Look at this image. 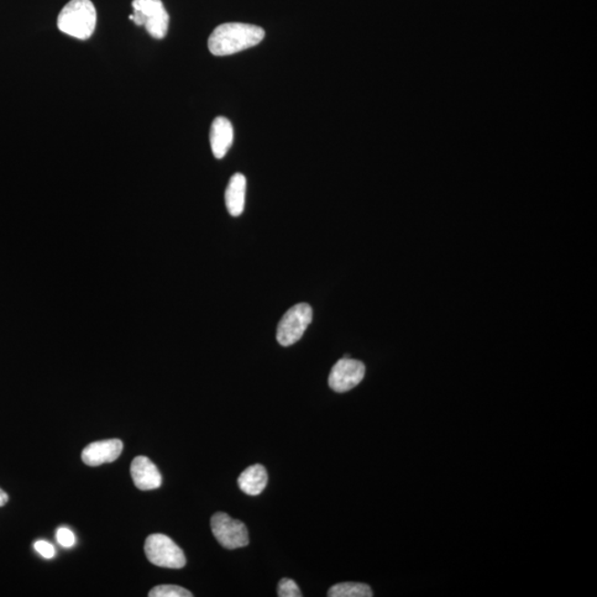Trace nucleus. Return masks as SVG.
Returning <instances> with one entry per match:
<instances>
[{
    "label": "nucleus",
    "instance_id": "f257e3e1",
    "mask_svg": "<svg viewBox=\"0 0 597 597\" xmlns=\"http://www.w3.org/2000/svg\"><path fill=\"white\" fill-rule=\"evenodd\" d=\"M264 38L265 30L258 26L227 23L213 31L208 39V48L214 56H232L259 45Z\"/></svg>",
    "mask_w": 597,
    "mask_h": 597
},
{
    "label": "nucleus",
    "instance_id": "f03ea898",
    "mask_svg": "<svg viewBox=\"0 0 597 597\" xmlns=\"http://www.w3.org/2000/svg\"><path fill=\"white\" fill-rule=\"evenodd\" d=\"M58 28L73 38H90L96 29L97 10L91 0H71L58 17Z\"/></svg>",
    "mask_w": 597,
    "mask_h": 597
},
{
    "label": "nucleus",
    "instance_id": "7ed1b4c3",
    "mask_svg": "<svg viewBox=\"0 0 597 597\" xmlns=\"http://www.w3.org/2000/svg\"><path fill=\"white\" fill-rule=\"evenodd\" d=\"M130 19L136 26H144L150 36L163 39L169 30L170 16L162 0H133Z\"/></svg>",
    "mask_w": 597,
    "mask_h": 597
},
{
    "label": "nucleus",
    "instance_id": "20e7f679",
    "mask_svg": "<svg viewBox=\"0 0 597 597\" xmlns=\"http://www.w3.org/2000/svg\"><path fill=\"white\" fill-rule=\"evenodd\" d=\"M146 558L156 567L182 569L185 567L186 558L182 549L165 534H152L145 541Z\"/></svg>",
    "mask_w": 597,
    "mask_h": 597
},
{
    "label": "nucleus",
    "instance_id": "39448f33",
    "mask_svg": "<svg viewBox=\"0 0 597 597\" xmlns=\"http://www.w3.org/2000/svg\"><path fill=\"white\" fill-rule=\"evenodd\" d=\"M312 308L307 303L293 306L282 317L277 329V340L282 347H290L303 337L312 322Z\"/></svg>",
    "mask_w": 597,
    "mask_h": 597
},
{
    "label": "nucleus",
    "instance_id": "423d86ee",
    "mask_svg": "<svg viewBox=\"0 0 597 597\" xmlns=\"http://www.w3.org/2000/svg\"><path fill=\"white\" fill-rule=\"evenodd\" d=\"M211 527L214 537L225 549L244 548L249 544L247 528L242 521L233 519L227 513H215Z\"/></svg>",
    "mask_w": 597,
    "mask_h": 597
},
{
    "label": "nucleus",
    "instance_id": "0eeeda50",
    "mask_svg": "<svg viewBox=\"0 0 597 597\" xmlns=\"http://www.w3.org/2000/svg\"><path fill=\"white\" fill-rule=\"evenodd\" d=\"M365 365L358 360L347 358L338 361L329 376V385L334 392H349L363 381Z\"/></svg>",
    "mask_w": 597,
    "mask_h": 597
},
{
    "label": "nucleus",
    "instance_id": "6e6552de",
    "mask_svg": "<svg viewBox=\"0 0 597 597\" xmlns=\"http://www.w3.org/2000/svg\"><path fill=\"white\" fill-rule=\"evenodd\" d=\"M122 450L123 444L119 439L91 443L83 449L82 462L90 467L113 463L120 457Z\"/></svg>",
    "mask_w": 597,
    "mask_h": 597
},
{
    "label": "nucleus",
    "instance_id": "1a4fd4ad",
    "mask_svg": "<svg viewBox=\"0 0 597 597\" xmlns=\"http://www.w3.org/2000/svg\"><path fill=\"white\" fill-rule=\"evenodd\" d=\"M131 476L135 487L144 491L160 488L163 481L159 469L144 456L134 458L131 465Z\"/></svg>",
    "mask_w": 597,
    "mask_h": 597
},
{
    "label": "nucleus",
    "instance_id": "9d476101",
    "mask_svg": "<svg viewBox=\"0 0 597 597\" xmlns=\"http://www.w3.org/2000/svg\"><path fill=\"white\" fill-rule=\"evenodd\" d=\"M209 140L214 156L223 159L234 142V128L228 119L219 117L214 120Z\"/></svg>",
    "mask_w": 597,
    "mask_h": 597
},
{
    "label": "nucleus",
    "instance_id": "9b49d317",
    "mask_svg": "<svg viewBox=\"0 0 597 597\" xmlns=\"http://www.w3.org/2000/svg\"><path fill=\"white\" fill-rule=\"evenodd\" d=\"M246 188H247V181L240 173L230 178L226 193H225V202H226L227 211L233 217H238L244 212Z\"/></svg>",
    "mask_w": 597,
    "mask_h": 597
},
{
    "label": "nucleus",
    "instance_id": "f8f14e48",
    "mask_svg": "<svg viewBox=\"0 0 597 597\" xmlns=\"http://www.w3.org/2000/svg\"><path fill=\"white\" fill-rule=\"evenodd\" d=\"M268 484V474L264 466L254 465L243 471L239 476L238 486L246 495L258 496Z\"/></svg>",
    "mask_w": 597,
    "mask_h": 597
},
{
    "label": "nucleus",
    "instance_id": "ddd939ff",
    "mask_svg": "<svg viewBox=\"0 0 597 597\" xmlns=\"http://www.w3.org/2000/svg\"><path fill=\"white\" fill-rule=\"evenodd\" d=\"M330 597H371L373 596L368 584L339 583L329 590Z\"/></svg>",
    "mask_w": 597,
    "mask_h": 597
},
{
    "label": "nucleus",
    "instance_id": "4468645a",
    "mask_svg": "<svg viewBox=\"0 0 597 597\" xmlns=\"http://www.w3.org/2000/svg\"><path fill=\"white\" fill-rule=\"evenodd\" d=\"M150 597H192L190 591L177 585L155 586L149 593Z\"/></svg>",
    "mask_w": 597,
    "mask_h": 597
},
{
    "label": "nucleus",
    "instance_id": "2eb2a0df",
    "mask_svg": "<svg viewBox=\"0 0 597 597\" xmlns=\"http://www.w3.org/2000/svg\"><path fill=\"white\" fill-rule=\"evenodd\" d=\"M278 596L301 597L302 594L295 581L291 579H282L280 581L279 586H278Z\"/></svg>",
    "mask_w": 597,
    "mask_h": 597
},
{
    "label": "nucleus",
    "instance_id": "dca6fc26",
    "mask_svg": "<svg viewBox=\"0 0 597 597\" xmlns=\"http://www.w3.org/2000/svg\"><path fill=\"white\" fill-rule=\"evenodd\" d=\"M56 539L58 543L64 548H72L76 544V536L68 528L58 529Z\"/></svg>",
    "mask_w": 597,
    "mask_h": 597
},
{
    "label": "nucleus",
    "instance_id": "f3484780",
    "mask_svg": "<svg viewBox=\"0 0 597 597\" xmlns=\"http://www.w3.org/2000/svg\"><path fill=\"white\" fill-rule=\"evenodd\" d=\"M34 548L36 551L38 552L40 555H43L45 559H52L56 555V549L49 542L44 540H38L35 542Z\"/></svg>",
    "mask_w": 597,
    "mask_h": 597
},
{
    "label": "nucleus",
    "instance_id": "a211bd4d",
    "mask_svg": "<svg viewBox=\"0 0 597 597\" xmlns=\"http://www.w3.org/2000/svg\"><path fill=\"white\" fill-rule=\"evenodd\" d=\"M8 495L4 490L0 489V507H3L8 502Z\"/></svg>",
    "mask_w": 597,
    "mask_h": 597
}]
</instances>
